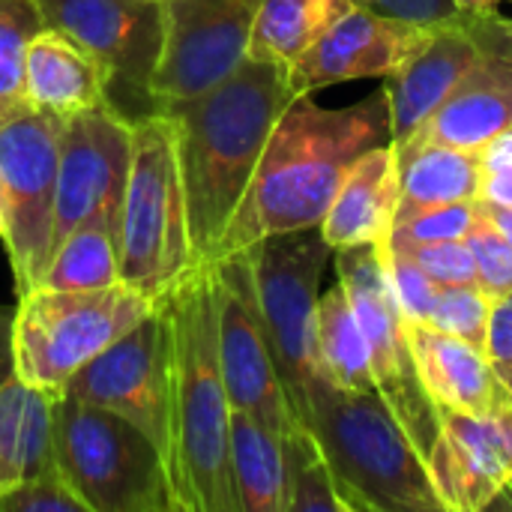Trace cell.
Returning <instances> with one entry per match:
<instances>
[{"label":"cell","instance_id":"obj_39","mask_svg":"<svg viewBox=\"0 0 512 512\" xmlns=\"http://www.w3.org/2000/svg\"><path fill=\"white\" fill-rule=\"evenodd\" d=\"M480 153L483 171L486 174H498V171H512V126H507L504 132H498Z\"/></svg>","mask_w":512,"mask_h":512},{"label":"cell","instance_id":"obj_21","mask_svg":"<svg viewBox=\"0 0 512 512\" xmlns=\"http://www.w3.org/2000/svg\"><path fill=\"white\" fill-rule=\"evenodd\" d=\"M411 345L423 384L441 411L480 420H495L512 411V393L486 351L426 324H411Z\"/></svg>","mask_w":512,"mask_h":512},{"label":"cell","instance_id":"obj_10","mask_svg":"<svg viewBox=\"0 0 512 512\" xmlns=\"http://www.w3.org/2000/svg\"><path fill=\"white\" fill-rule=\"evenodd\" d=\"M45 24L84 45L108 72V102L129 123L159 111L153 81L165 51V0H36Z\"/></svg>","mask_w":512,"mask_h":512},{"label":"cell","instance_id":"obj_30","mask_svg":"<svg viewBox=\"0 0 512 512\" xmlns=\"http://www.w3.org/2000/svg\"><path fill=\"white\" fill-rule=\"evenodd\" d=\"M42 27L36 0H0V126L33 111L24 90V54Z\"/></svg>","mask_w":512,"mask_h":512},{"label":"cell","instance_id":"obj_43","mask_svg":"<svg viewBox=\"0 0 512 512\" xmlns=\"http://www.w3.org/2000/svg\"><path fill=\"white\" fill-rule=\"evenodd\" d=\"M504 501H507V504H510V507H512V480H510V486L504 489V495H501V498L495 501V507H498V504H504Z\"/></svg>","mask_w":512,"mask_h":512},{"label":"cell","instance_id":"obj_12","mask_svg":"<svg viewBox=\"0 0 512 512\" xmlns=\"http://www.w3.org/2000/svg\"><path fill=\"white\" fill-rule=\"evenodd\" d=\"M213 312H216V351L231 411H246L282 438L303 426L282 387L258 297L249 255L231 252L210 264Z\"/></svg>","mask_w":512,"mask_h":512},{"label":"cell","instance_id":"obj_23","mask_svg":"<svg viewBox=\"0 0 512 512\" xmlns=\"http://www.w3.org/2000/svg\"><path fill=\"white\" fill-rule=\"evenodd\" d=\"M399 204V156L393 141L366 150L345 174L330 210L321 219V234L330 249L360 243H387Z\"/></svg>","mask_w":512,"mask_h":512},{"label":"cell","instance_id":"obj_14","mask_svg":"<svg viewBox=\"0 0 512 512\" xmlns=\"http://www.w3.org/2000/svg\"><path fill=\"white\" fill-rule=\"evenodd\" d=\"M165 51L153 81L159 111L222 84L246 57L261 0H165Z\"/></svg>","mask_w":512,"mask_h":512},{"label":"cell","instance_id":"obj_13","mask_svg":"<svg viewBox=\"0 0 512 512\" xmlns=\"http://www.w3.org/2000/svg\"><path fill=\"white\" fill-rule=\"evenodd\" d=\"M129 153L132 123L111 105L63 117L57 147L51 252L60 240H66L75 228L87 222H105L117 231Z\"/></svg>","mask_w":512,"mask_h":512},{"label":"cell","instance_id":"obj_27","mask_svg":"<svg viewBox=\"0 0 512 512\" xmlns=\"http://www.w3.org/2000/svg\"><path fill=\"white\" fill-rule=\"evenodd\" d=\"M315 351H318L321 378H327L339 390H351V393L378 390L372 378V360H369L363 327L339 282L330 291H324L318 300Z\"/></svg>","mask_w":512,"mask_h":512},{"label":"cell","instance_id":"obj_32","mask_svg":"<svg viewBox=\"0 0 512 512\" xmlns=\"http://www.w3.org/2000/svg\"><path fill=\"white\" fill-rule=\"evenodd\" d=\"M480 222V204L477 201H459L444 204L417 213L414 219L393 228L387 243H447V240H465L474 225Z\"/></svg>","mask_w":512,"mask_h":512},{"label":"cell","instance_id":"obj_25","mask_svg":"<svg viewBox=\"0 0 512 512\" xmlns=\"http://www.w3.org/2000/svg\"><path fill=\"white\" fill-rule=\"evenodd\" d=\"M231 483L240 512H285L282 435L246 411H231Z\"/></svg>","mask_w":512,"mask_h":512},{"label":"cell","instance_id":"obj_11","mask_svg":"<svg viewBox=\"0 0 512 512\" xmlns=\"http://www.w3.org/2000/svg\"><path fill=\"white\" fill-rule=\"evenodd\" d=\"M63 117L24 111L0 126V210L15 294L39 288L51 258Z\"/></svg>","mask_w":512,"mask_h":512},{"label":"cell","instance_id":"obj_36","mask_svg":"<svg viewBox=\"0 0 512 512\" xmlns=\"http://www.w3.org/2000/svg\"><path fill=\"white\" fill-rule=\"evenodd\" d=\"M378 252H381V261L387 267L390 285L396 291V300H399L405 318L411 324H426L429 309H432L435 294H438V285L405 252H399L387 243H378Z\"/></svg>","mask_w":512,"mask_h":512},{"label":"cell","instance_id":"obj_40","mask_svg":"<svg viewBox=\"0 0 512 512\" xmlns=\"http://www.w3.org/2000/svg\"><path fill=\"white\" fill-rule=\"evenodd\" d=\"M480 198L512 207V171L486 174V180H483V195H480Z\"/></svg>","mask_w":512,"mask_h":512},{"label":"cell","instance_id":"obj_34","mask_svg":"<svg viewBox=\"0 0 512 512\" xmlns=\"http://www.w3.org/2000/svg\"><path fill=\"white\" fill-rule=\"evenodd\" d=\"M0 512H90L72 492V486L57 474L45 471L12 483L0 492Z\"/></svg>","mask_w":512,"mask_h":512},{"label":"cell","instance_id":"obj_1","mask_svg":"<svg viewBox=\"0 0 512 512\" xmlns=\"http://www.w3.org/2000/svg\"><path fill=\"white\" fill-rule=\"evenodd\" d=\"M390 141V96L384 84L345 108H324L312 93L294 96L270 132L216 258L270 234L318 228L348 168L366 150Z\"/></svg>","mask_w":512,"mask_h":512},{"label":"cell","instance_id":"obj_22","mask_svg":"<svg viewBox=\"0 0 512 512\" xmlns=\"http://www.w3.org/2000/svg\"><path fill=\"white\" fill-rule=\"evenodd\" d=\"M24 90L33 111L72 117L108 102V72L63 30L45 24L24 54Z\"/></svg>","mask_w":512,"mask_h":512},{"label":"cell","instance_id":"obj_7","mask_svg":"<svg viewBox=\"0 0 512 512\" xmlns=\"http://www.w3.org/2000/svg\"><path fill=\"white\" fill-rule=\"evenodd\" d=\"M156 309L126 282L99 291H24L12 318L15 369L24 384L60 393L81 366Z\"/></svg>","mask_w":512,"mask_h":512},{"label":"cell","instance_id":"obj_35","mask_svg":"<svg viewBox=\"0 0 512 512\" xmlns=\"http://www.w3.org/2000/svg\"><path fill=\"white\" fill-rule=\"evenodd\" d=\"M405 252L435 285H477L474 255L465 240L447 243H387Z\"/></svg>","mask_w":512,"mask_h":512},{"label":"cell","instance_id":"obj_37","mask_svg":"<svg viewBox=\"0 0 512 512\" xmlns=\"http://www.w3.org/2000/svg\"><path fill=\"white\" fill-rule=\"evenodd\" d=\"M354 6L387 15V18L423 24V27H438L465 12L456 6V0H354Z\"/></svg>","mask_w":512,"mask_h":512},{"label":"cell","instance_id":"obj_20","mask_svg":"<svg viewBox=\"0 0 512 512\" xmlns=\"http://www.w3.org/2000/svg\"><path fill=\"white\" fill-rule=\"evenodd\" d=\"M15 309L0 306V492L54 471V396L21 381L12 351Z\"/></svg>","mask_w":512,"mask_h":512},{"label":"cell","instance_id":"obj_3","mask_svg":"<svg viewBox=\"0 0 512 512\" xmlns=\"http://www.w3.org/2000/svg\"><path fill=\"white\" fill-rule=\"evenodd\" d=\"M168 348L162 462L174 512H240L231 483V402L225 393L210 267L192 270L159 303Z\"/></svg>","mask_w":512,"mask_h":512},{"label":"cell","instance_id":"obj_42","mask_svg":"<svg viewBox=\"0 0 512 512\" xmlns=\"http://www.w3.org/2000/svg\"><path fill=\"white\" fill-rule=\"evenodd\" d=\"M498 3H501V0H456V6H459V9H465V12H486V9H498Z\"/></svg>","mask_w":512,"mask_h":512},{"label":"cell","instance_id":"obj_8","mask_svg":"<svg viewBox=\"0 0 512 512\" xmlns=\"http://www.w3.org/2000/svg\"><path fill=\"white\" fill-rule=\"evenodd\" d=\"M243 252L252 264L255 297L282 387L297 420L306 426L309 390L321 378L315 351L321 276L333 249L321 228H300L261 237Z\"/></svg>","mask_w":512,"mask_h":512},{"label":"cell","instance_id":"obj_33","mask_svg":"<svg viewBox=\"0 0 512 512\" xmlns=\"http://www.w3.org/2000/svg\"><path fill=\"white\" fill-rule=\"evenodd\" d=\"M471 255H474V267H477V285L483 288V294L495 303L501 297L512 294V246L510 240L483 219L474 225V231L465 237Z\"/></svg>","mask_w":512,"mask_h":512},{"label":"cell","instance_id":"obj_31","mask_svg":"<svg viewBox=\"0 0 512 512\" xmlns=\"http://www.w3.org/2000/svg\"><path fill=\"white\" fill-rule=\"evenodd\" d=\"M489 318H492V300L483 294L480 285H438L426 327L486 351Z\"/></svg>","mask_w":512,"mask_h":512},{"label":"cell","instance_id":"obj_28","mask_svg":"<svg viewBox=\"0 0 512 512\" xmlns=\"http://www.w3.org/2000/svg\"><path fill=\"white\" fill-rule=\"evenodd\" d=\"M120 282L117 231L105 222H87L57 243L39 288L99 291Z\"/></svg>","mask_w":512,"mask_h":512},{"label":"cell","instance_id":"obj_17","mask_svg":"<svg viewBox=\"0 0 512 512\" xmlns=\"http://www.w3.org/2000/svg\"><path fill=\"white\" fill-rule=\"evenodd\" d=\"M507 126H512V21L492 9L486 15V39L477 63L435 114L396 150L447 144L477 153Z\"/></svg>","mask_w":512,"mask_h":512},{"label":"cell","instance_id":"obj_26","mask_svg":"<svg viewBox=\"0 0 512 512\" xmlns=\"http://www.w3.org/2000/svg\"><path fill=\"white\" fill-rule=\"evenodd\" d=\"M351 9L354 0H261L249 57L291 66Z\"/></svg>","mask_w":512,"mask_h":512},{"label":"cell","instance_id":"obj_5","mask_svg":"<svg viewBox=\"0 0 512 512\" xmlns=\"http://www.w3.org/2000/svg\"><path fill=\"white\" fill-rule=\"evenodd\" d=\"M120 282L156 306L192 273V237L177 159V129L165 111L132 120V153L117 219Z\"/></svg>","mask_w":512,"mask_h":512},{"label":"cell","instance_id":"obj_16","mask_svg":"<svg viewBox=\"0 0 512 512\" xmlns=\"http://www.w3.org/2000/svg\"><path fill=\"white\" fill-rule=\"evenodd\" d=\"M435 27L387 18L354 6L291 66L294 93H315L357 78H390L429 39Z\"/></svg>","mask_w":512,"mask_h":512},{"label":"cell","instance_id":"obj_38","mask_svg":"<svg viewBox=\"0 0 512 512\" xmlns=\"http://www.w3.org/2000/svg\"><path fill=\"white\" fill-rule=\"evenodd\" d=\"M486 354L512 393V294L492 303V318H489V339H486Z\"/></svg>","mask_w":512,"mask_h":512},{"label":"cell","instance_id":"obj_41","mask_svg":"<svg viewBox=\"0 0 512 512\" xmlns=\"http://www.w3.org/2000/svg\"><path fill=\"white\" fill-rule=\"evenodd\" d=\"M477 204H480L483 219H486V222H492V225H495V228L510 240V246H512V207H507V204H495V201H486V198H480Z\"/></svg>","mask_w":512,"mask_h":512},{"label":"cell","instance_id":"obj_44","mask_svg":"<svg viewBox=\"0 0 512 512\" xmlns=\"http://www.w3.org/2000/svg\"><path fill=\"white\" fill-rule=\"evenodd\" d=\"M0 237H3V210H0Z\"/></svg>","mask_w":512,"mask_h":512},{"label":"cell","instance_id":"obj_24","mask_svg":"<svg viewBox=\"0 0 512 512\" xmlns=\"http://www.w3.org/2000/svg\"><path fill=\"white\" fill-rule=\"evenodd\" d=\"M399 156V204L393 228L414 219L423 210L480 201L483 195V162L480 153L456 150L447 144H420L411 150H396Z\"/></svg>","mask_w":512,"mask_h":512},{"label":"cell","instance_id":"obj_15","mask_svg":"<svg viewBox=\"0 0 512 512\" xmlns=\"http://www.w3.org/2000/svg\"><path fill=\"white\" fill-rule=\"evenodd\" d=\"M63 393L108 408L144 429L162 450L168 402V348L159 309L81 366Z\"/></svg>","mask_w":512,"mask_h":512},{"label":"cell","instance_id":"obj_9","mask_svg":"<svg viewBox=\"0 0 512 512\" xmlns=\"http://www.w3.org/2000/svg\"><path fill=\"white\" fill-rule=\"evenodd\" d=\"M336 276L363 327L372 378L423 462L441 438V408L429 396L411 345V324L396 300L387 267L375 243L336 249Z\"/></svg>","mask_w":512,"mask_h":512},{"label":"cell","instance_id":"obj_2","mask_svg":"<svg viewBox=\"0 0 512 512\" xmlns=\"http://www.w3.org/2000/svg\"><path fill=\"white\" fill-rule=\"evenodd\" d=\"M294 96L288 66L246 57L213 90L162 108L177 129L195 267L216 261L270 132Z\"/></svg>","mask_w":512,"mask_h":512},{"label":"cell","instance_id":"obj_29","mask_svg":"<svg viewBox=\"0 0 512 512\" xmlns=\"http://www.w3.org/2000/svg\"><path fill=\"white\" fill-rule=\"evenodd\" d=\"M285 450V512H345L333 471L306 426L282 438Z\"/></svg>","mask_w":512,"mask_h":512},{"label":"cell","instance_id":"obj_6","mask_svg":"<svg viewBox=\"0 0 512 512\" xmlns=\"http://www.w3.org/2000/svg\"><path fill=\"white\" fill-rule=\"evenodd\" d=\"M54 471L90 512H174L159 444L132 420L54 396Z\"/></svg>","mask_w":512,"mask_h":512},{"label":"cell","instance_id":"obj_4","mask_svg":"<svg viewBox=\"0 0 512 512\" xmlns=\"http://www.w3.org/2000/svg\"><path fill=\"white\" fill-rule=\"evenodd\" d=\"M306 429L333 471L345 512H447L420 450L378 390L351 393L318 378Z\"/></svg>","mask_w":512,"mask_h":512},{"label":"cell","instance_id":"obj_18","mask_svg":"<svg viewBox=\"0 0 512 512\" xmlns=\"http://www.w3.org/2000/svg\"><path fill=\"white\" fill-rule=\"evenodd\" d=\"M429 477L447 512L492 510L512 480V438L504 414L480 420L441 411Z\"/></svg>","mask_w":512,"mask_h":512},{"label":"cell","instance_id":"obj_19","mask_svg":"<svg viewBox=\"0 0 512 512\" xmlns=\"http://www.w3.org/2000/svg\"><path fill=\"white\" fill-rule=\"evenodd\" d=\"M489 12L492 9L462 12L453 21L438 24L432 39L399 72L384 78V90L390 96L393 147L405 144L477 63L483 54Z\"/></svg>","mask_w":512,"mask_h":512}]
</instances>
